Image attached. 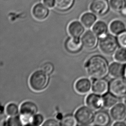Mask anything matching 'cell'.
Masks as SVG:
<instances>
[{
  "label": "cell",
  "instance_id": "ffe728a7",
  "mask_svg": "<svg viewBox=\"0 0 126 126\" xmlns=\"http://www.w3.org/2000/svg\"><path fill=\"white\" fill-rule=\"evenodd\" d=\"M109 29L113 34L118 35L125 30V24L121 21L115 20L110 24Z\"/></svg>",
  "mask_w": 126,
  "mask_h": 126
},
{
  "label": "cell",
  "instance_id": "4316f807",
  "mask_svg": "<svg viewBox=\"0 0 126 126\" xmlns=\"http://www.w3.org/2000/svg\"><path fill=\"white\" fill-rule=\"evenodd\" d=\"M6 125L7 126H19L23 125L21 117L20 115L11 116L6 122Z\"/></svg>",
  "mask_w": 126,
  "mask_h": 126
},
{
  "label": "cell",
  "instance_id": "8d00e7d4",
  "mask_svg": "<svg viewBox=\"0 0 126 126\" xmlns=\"http://www.w3.org/2000/svg\"><path fill=\"white\" fill-rule=\"evenodd\" d=\"M124 104H125V105L126 106V97L125 98V100H124Z\"/></svg>",
  "mask_w": 126,
  "mask_h": 126
},
{
  "label": "cell",
  "instance_id": "d590c367",
  "mask_svg": "<svg viewBox=\"0 0 126 126\" xmlns=\"http://www.w3.org/2000/svg\"><path fill=\"white\" fill-rule=\"evenodd\" d=\"M123 78H124L126 80V64L125 65V69H124V73Z\"/></svg>",
  "mask_w": 126,
  "mask_h": 126
},
{
  "label": "cell",
  "instance_id": "277c9868",
  "mask_svg": "<svg viewBox=\"0 0 126 126\" xmlns=\"http://www.w3.org/2000/svg\"><path fill=\"white\" fill-rule=\"evenodd\" d=\"M38 110L37 105L31 101H27L21 104L20 113L23 125H31L32 118L37 114Z\"/></svg>",
  "mask_w": 126,
  "mask_h": 126
},
{
  "label": "cell",
  "instance_id": "7402d4cb",
  "mask_svg": "<svg viewBox=\"0 0 126 126\" xmlns=\"http://www.w3.org/2000/svg\"><path fill=\"white\" fill-rule=\"evenodd\" d=\"M74 0H55V6L60 11H66L70 9L73 4Z\"/></svg>",
  "mask_w": 126,
  "mask_h": 126
},
{
  "label": "cell",
  "instance_id": "836d02e7",
  "mask_svg": "<svg viewBox=\"0 0 126 126\" xmlns=\"http://www.w3.org/2000/svg\"><path fill=\"white\" fill-rule=\"evenodd\" d=\"M120 14H121L122 16L126 18V7L120 12Z\"/></svg>",
  "mask_w": 126,
  "mask_h": 126
},
{
  "label": "cell",
  "instance_id": "44dd1931",
  "mask_svg": "<svg viewBox=\"0 0 126 126\" xmlns=\"http://www.w3.org/2000/svg\"><path fill=\"white\" fill-rule=\"evenodd\" d=\"M80 20L82 24L87 28H90L94 25L96 20V17L91 13H86L81 16Z\"/></svg>",
  "mask_w": 126,
  "mask_h": 126
},
{
  "label": "cell",
  "instance_id": "603a6c76",
  "mask_svg": "<svg viewBox=\"0 0 126 126\" xmlns=\"http://www.w3.org/2000/svg\"><path fill=\"white\" fill-rule=\"evenodd\" d=\"M109 4L113 10L120 13L126 7V0H110Z\"/></svg>",
  "mask_w": 126,
  "mask_h": 126
},
{
  "label": "cell",
  "instance_id": "2e32d148",
  "mask_svg": "<svg viewBox=\"0 0 126 126\" xmlns=\"http://www.w3.org/2000/svg\"><path fill=\"white\" fill-rule=\"evenodd\" d=\"M32 13L33 16L37 20H43L47 17L49 10L44 5L37 3L33 7Z\"/></svg>",
  "mask_w": 126,
  "mask_h": 126
},
{
  "label": "cell",
  "instance_id": "83f0119b",
  "mask_svg": "<svg viewBox=\"0 0 126 126\" xmlns=\"http://www.w3.org/2000/svg\"><path fill=\"white\" fill-rule=\"evenodd\" d=\"M44 122V116L41 114H36L33 117L31 121V125L38 126L42 125Z\"/></svg>",
  "mask_w": 126,
  "mask_h": 126
},
{
  "label": "cell",
  "instance_id": "e0dca14e",
  "mask_svg": "<svg viewBox=\"0 0 126 126\" xmlns=\"http://www.w3.org/2000/svg\"><path fill=\"white\" fill-rule=\"evenodd\" d=\"M92 82L89 79L81 78L75 83V90L79 94H87L92 89Z\"/></svg>",
  "mask_w": 126,
  "mask_h": 126
},
{
  "label": "cell",
  "instance_id": "1f68e13d",
  "mask_svg": "<svg viewBox=\"0 0 126 126\" xmlns=\"http://www.w3.org/2000/svg\"><path fill=\"white\" fill-rule=\"evenodd\" d=\"M43 2L48 7L52 8L55 6V0H43Z\"/></svg>",
  "mask_w": 126,
  "mask_h": 126
},
{
  "label": "cell",
  "instance_id": "9a60e30c",
  "mask_svg": "<svg viewBox=\"0 0 126 126\" xmlns=\"http://www.w3.org/2000/svg\"><path fill=\"white\" fill-rule=\"evenodd\" d=\"M125 65L124 63L114 62L111 63L109 66V73L113 78L123 77Z\"/></svg>",
  "mask_w": 126,
  "mask_h": 126
},
{
  "label": "cell",
  "instance_id": "cb8c5ba5",
  "mask_svg": "<svg viewBox=\"0 0 126 126\" xmlns=\"http://www.w3.org/2000/svg\"><path fill=\"white\" fill-rule=\"evenodd\" d=\"M77 120L74 116L72 114H67L63 117L60 120V126H75L77 125Z\"/></svg>",
  "mask_w": 126,
  "mask_h": 126
},
{
  "label": "cell",
  "instance_id": "ac0fdd59",
  "mask_svg": "<svg viewBox=\"0 0 126 126\" xmlns=\"http://www.w3.org/2000/svg\"><path fill=\"white\" fill-rule=\"evenodd\" d=\"M102 97L103 106L106 109H111V108L119 102V99L110 92L105 94Z\"/></svg>",
  "mask_w": 126,
  "mask_h": 126
},
{
  "label": "cell",
  "instance_id": "5bb4252c",
  "mask_svg": "<svg viewBox=\"0 0 126 126\" xmlns=\"http://www.w3.org/2000/svg\"><path fill=\"white\" fill-rule=\"evenodd\" d=\"M68 32L72 37L80 38L84 34V28L80 22L74 21L71 22L68 28Z\"/></svg>",
  "mask_w": 126,
  "mask_h": 126
},
{
  "label": "cell",
  "instance_id": "4fadbf2b",
  "mask_svg": "<svg viewBox=\"0 0 126 126\" xmlns=\"http://www.w3.org/2000/svg\"><path fill=\"white\" fill-rule=\"evenodd\" d=\"M83 44L80 38L73 37L67 39L65 43V47L67 51L71 53H77L81 50Z\"/></svg>",
  "mask_w": 126,
  "mask_h": 126
},
{
  "label": "cell",
  "instance_id": "f546056e",
  "mask_svg": "<svg viewBox=\"0 0 126 126\" xmlns=\"http://www.w3.org/2000/svg\"><path fill=\"white\" fill-rule=\"evenodd\" d=\"M41 69L48 74H50L54 70V66L52 63L47 62L44 63L41 66Z\"/></svg>",
  "mask_w": 126,
  "mask_h": 126
},
{
  "label": "cell",
  "instance_id": "e575fe53",
  "mask_svg": "<svg viewBox=\"0 0 126 126\" xmlns=\"http://www.w3.org/2000/svg\"><path fill=\"white\" fill-rule=\"evenodd\" d=\"M63 115L62 114H60V113H59V114H57V115L56 116V118L58 119V120H61L63 118Z\"/></svg>",
  "mask_w": 126,
  "mask_h": 126
},
{
  "label": "cell",
  "instance_id": "ba28073f",
  "mask_svg": "<svg viewBox=\"0 0 126 126\" xmlns=\"http://www.w3.org/2000/svg\"><path fill=\"white\" fill-rule=\"evenodd\" d=\"M111 118L115 121H125L126 120V106L124 103L118 102L111 108Z\"/></svg>",
  "mask_w": 126,
  "mask_h": 126
},
{
  "label": "cell",
  "instance_id": "8fae6325",
  "mask_svg": "<svg viewBox=\"0 0 126 126\" xmlns=\"http://www.w3.org/2000/svg\"><path fill=\"white\" fill-rule=\"evenodd\" d=\"M93 92L99 95H103L109 90V83L104 78L94 79L92 83Z\"/></svg>",
  "mask_w": 126,
  "mask_h": 126
},
{
  "label": "cell",
  "instance_id": "30bf717a",
  "mask_svg": "<svg viewBox=\"0 0 126 126\" xmlns=\"http://www.w3.org/2000/svg\"><path fill=\"white\" fill-rule=\"evenodd\" d=\"M87 106L93 111L99 110L103 106V99L101 95L95 93H91L86 99Z\"/></svg>",
  "mask_w": 126,
  "mask_h": 126
},
{
  "label": "cell",
  "instance_id": "5b68a950",
  "mask_svg": "<svg viewBox=\"0 0 126 126\" xmlns=\"http://www.w3.org/2000/svg\"><path fill=\"white\" fill-rule=\"evenodd\" d=\"M109 92L119 99L126 97V80L123 77L113 78L109 83Z\"/></svg>",
  "mask_w": 126,
  "mask_h": 126
},
{
  "label": "cell",
  "instance_id": "6da1fadb",
  "mask_svg": "<svg viewBox=\"0 0 126 126\" xmlns=\"http://www.w3.org/2000/svg\"><path fill=\"white\" fill-rule=\"evenodd\" d=\"M84 67L89 76L93 80L104 78L109 73V66L107 60L99 55L89 58Z\"/></svg>",
  "mask_w": 126,
  "mask_h": 126
},
{
  "label": "cell",
  "instance_id": "f1b7e54d",
  "mask_svg": "<svg viewBox=\"0 0 126 126\" xmlns=\"http://www.w3.org/2000/svg\"><path fill=\"white\" fill-rule=\"evenodd\" d=\"M117 39L120 48L126 49V30L118 34Z\"/></svg>",
  "mask_w": 126,
  "mask_h": 126
},
{
  "label": "cell",
  "instance_id": "d4e9b609",
  "mask_svg": "<svg viewBox=\"0 0 126 126\" xmlns=\"http://www.w3.org/2000/svg\"><path fill=\"white\" fill-rule=\"evenodd\" d=\"M5 111L7 114L10 117L16 116L19 114L20 109L18 105L11 102L7 105L5 109Z\"/></svg>",
  "mask_w": 126,
  "mask_h": 126
},
{
  "label": "cell",
  "instance_id": "7c38bea8",
  "mask_svg": "<svg viewBox=\"0 0 126 126\" xmlns=\"http://www.w3.org/2000/svg\"><path fill=\"white\" fill-rule=\"evenodd\" d=\"M110 115L106 111L98 110L95 113L94 125L99 126L109 125L111 122Z\"/></svg>",
  "mask_w": 126,
  "mask_h": 126
},
{
  "label": "cell",
  "instance_id": "4dcf8cb0",
  "mask_svg": "<svg viewBox=\"0 0 126 126\" xmlns=\"http://www.w3.org/2000/svg\"><path fill=\"white\" fill-rule=\"evenodd\" d=\"M42 126H60V122L55 119H49L44 121Z\"/></svg>",
  "mask_w": 126,
  "mask_h": 126
},
{
  "label": "cell",
  "instance_id": "3957f363",
  "mask_svg": "<svg viewBox=\"0 0 126 126\" xmlns=\"http://www.w3.org/2000/svg\"><path fill=\"white\" fill-rule=\"evenodd\" d=\"M119 46L117 38L112 34H106L100 38L99 49L103 54L111 56L114 54Z\"/></svg>",
  "mask_w": 126,
  "mask_h": 126
},
{
  "label": "cell",
  "instance_id": "d6986e66",
  "mask_svg": "<svg viewBox=\"0 0 126 126\" xmlns=\"http://www.w3.org/2000/svg\"><path fill=\"white\" fill-rule=\"evenodd\" d=\"M93 31L98 37L100 38L107 34L108 27L105 22L99 21L94 24Z\"/></svg>",
  "mask_w": 126,
  "mask_h": 126
},
{
  "label": "cell",
  "instance_id": "484cf974",
  "mask_svg": "<svg viewBox=\"0 0 126 126\" xmlns=\"http://www.w3.org/2000/svg\"><path fill=\"white\" fill-rule=\"evenodd\" d=\"M115 61L122 63H126V49L120 48L117 49L114 54Z\"/></svg>",
  "mask_w": 126,
  "mask_h": 126
},
{
  "label": "cell",
  "instance_id": "9c48e42d",
  "mask_svg": "<svg viewBox=\"0 0 126 126\" xmlns=\"http://www.w3.org/2000/svg\"><path fill=\"white\" fill-rule=\"evenodd\" d=\"M81 41L84 47L89 50H92L97 47L98 38L94 32L87 31L83 35Z\"/></svg>",
  "mask_w": 126,
  "mask_h": 126
},
{
  "label": "cell",
  "instance_id": "d6a6232c",
  "mask_svg": "<svg viewBox=\"0 0 126 126\" xmlns=\"http://www.w3.org/2000/svg\"><path fill=\"white\" fill-rule=\"evenodd\" d=\"M113 126H126L125 121H115L112 125Z\"/></svg>",
  "mask_w": 126,
  "mask_h": 126
},
{
  "label": "cell",
  "instance_id": "52a82bcc",
  "mask_svg": "<svg viewBox=\"0 0 126 126\" xmlns=\"http://www.w3.org/2000/svg\"><path fill=\"white\" fill-rule=\"evenodd\" d=\"M109 3L108 0H93L90 6L94 14L102 16L107 13L109 9Z\"/></svg>",
  "mask_w": 126,
  "mask_h": 126
},
{
  "label": "cell",
  "instance_id": "7a4b0ae2",
  "mask_svg": "<svg viewBox=\"0 0 126 126\" xmlns=\"http://www.w3.org/2000/svg\"><path fill=\"white\" fill-rule=\"evenodd\" d=\"M49 82V74L41 69L34 72L29 78V85L32 90L36 92L44 90L47 87Z\"/></svg>",
  "mask_w": 126,
  "mask_h": 126
},
{
  "label": "cell",
  "instance_id": "8992f818",
  "mask_svg": "<svg viewBox=\"0 0 126 126\" xmlns=\"http://www.w3.org/2000/svg\"><path fill=\"white\" fill-rule=\"evenodd\" d=\"M94 115L93 110L87 106H83L77 109L75 116L79 125L87 126L94 123Z\"/></svg>",
  "mask_w": 126,
  "mask_h": 126
}]
</instances>
